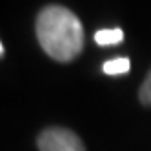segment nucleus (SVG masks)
Returning <instances> with one entry per match:
<instances>
[{
    "label": "nucleus",
    "mask_w": 151,
    "mask_h": 151,
    "mask_svg": "<svg viewBox=\"0 0 151 151\" xmlns=\"http://www.w3.org/2000/svg\"><path fill=\"white\" fill-rule=\"evenodd\" d=\"M124 33L120 27H113V29H99L95 33V42L99 46H113L122 42Z\"/></svg>",
    "instance_id": "7ed1b4c3"
},
{
    "label": "nucleus",
    "mask_w": 151,
    "mask_h": 151,
    "mask_svg": "<svg viewBox=\"0 0 151 151\" xmlns=\"http://www.w3.org/2000/svg\"><path fill=\"white\" fill-rule=\"evenodd\" d=\"M138 99L144 106H151V71L147 73L146 80L140 86V91H138Z\"/></svg>",
    "instance_id": "39448f33"
},
{
    "label": "nucleus",
    "mask_w": 151,
    "mask_h": 151,
    "mask_svg": "<svg viewBox=\"0 0 151 151\" xmlns=\"http://www.w3.org/2000/svg\"><path fill=\"white\" fill-rule=\"evenodd\" d=\"M40 151H86L78 135L66 127H47L40 133L38 140Z\"/></svg>",
    "instance_id": "f03ea898"
},
{
    "label": "nucleus",
    "mask_w": 151,
    "mask_h": 151,
    "mask_svg": "<svg viewBox=\"0 0 151 151\" xmlns=\"http://www.w3.org/2000/svg\"><path fill=\"white\" fill-rule=\"evenodd\" d=\"M37 38L51 58L69 62L84 49V27L68 7L46 6L37 17Z\"/></svg>",
    "instance_id": "f257e3e1"
},
{
    "label": "nucleus",
    "mask_w": 151,
    "mask_h": 151,
    "mask_svg": "<svg viewBox=\"0 0 151 151\" xmlns=\"http://www.w3.org/2000/svg\"><path fill=\"white\" fill-rule=\"evenodd\" d=\"M129 68H131L129 60L124 58V57H120V58H111V60H107L104 66H102V71H104L106 75L116 77V75H124V73H127Z\"/></svg>",
    "instance_id": "20e7f679"
},
{
    "label": "nucleus",
    "mask_w": 151,
    "mask_h": 151,
    "mask_svg": "<svg viewBox=\"0 0 151 151\" xmlns=\"http://www.w3.org/2000/svg\"><path fill=\"white\" fill-rule=\"evenodd\" d=\"M4 53V46H2V42H0V55Z\"/></svg>",
    "instance_id": "423d86ee"
}]
</instances>
